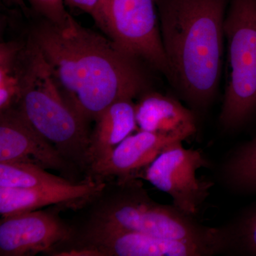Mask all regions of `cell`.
<instances>
[{
  "instance_id": "9c48e42d",
  "label": "cell",
  "mask_w": 256,
  "mask_h": 256,
  "mask_svg": "<svg viewBox=\"0 0 256 256\" xmlns=\"http://www.w3.org/2000/svg\"><path fill=\"white\" fill-rule=\"evenodd\" d=\"M62 212V207L52 206L2 217L0 256L53 255L73 235L72 224L60 217Z\"/></svg>"
},
{
  "instance_id": "7c38bea8",
  "label": "cell",
  "mask_w": 256,
  "mask_h": 256,
  "mask_svg": "<svg viewBox=\"0 0 256 256\" xmlns=\"http://www.w3.org/2000/svg\"><path fill=\"white\" fill-rule=\"evenodd\" d=\"M176 140L184 141L169 134L139 130L126 138L106 160L92 166L89 178L118 182L141 180L156 156Z\"/></svg>"
},
{
  "instance_id": "2e32d148",
  "label": "cell",
  "mask_w": 256,
  "mask_h": 256,
  "mask_svg": "<svg viewBox=\"0 0 256 256\" xmlns=\"http://www.w3.org/2000/svg\"><path fill=\"white\" fill-rule=\"evenodd\" d=\"M218 178L234 193L256 194V137L229 152L218 168Z\"/></svg>"
},
{
  "instance_id": "8fae6325",
  "label": "cell",
  "mask_w": 256,
  "mask_h": 256,
  "mask_svg": "<svg viewBox=\"0 0 256 256\" xmlns=\"http://www.w3.org/2000/svg\"><path fill=\"white\" fill-rule=\"evenodd\" d=\"M106 185L105 181L86 178L66 186H0V214L10 216L52 206L77 212L97 196Z\"/></svg>"
},
{
  "instance_id": "d6986e66",
  "label": "cell",
  "mask_w": 256,
  "mask_h": 256,
  "mask_svg": "<svg viewBox=\"0 0 256 256\" xmlns=\"http://www.w3.org/2000/svg\"><path fill=\"white\" fill-rule=\"evenodd\" d=\"M31 11V16L44 18L57 26L68 22L70 14L66 9L64 0H24ZM30 16V18H31Z\"/></svg>"
},
{
  "instance_id": "3957f363",
  "label": "cell",
  "mask_w": 256,
  "mask_h": 256,
  "mask_svg": "<svg viewBox=\"0 0 256 256\" xmlns=\"http://www.w3.org/2000/svg\"><path fill=\"white\" fill-rule=\"evenodd\" d=\"M21 69L18 110L88 178L90 169V122L69 100L41 50L28 35L21 50Z\"/></svg>"
},
{
  "instance_id": "5b68a950",
  "label": "cell",
  "mask_w": 256,
  "mask_h": 256,
  "mask_svg": "<svg viewBox=\"0 0 256 256\" xmlns=\"http://www.w3.org/2000/svg\"><path fill=\"white\" fill-rule=\"evenodd\" d=\"M224 32L228 76L218 121L232 132L256 116V0H230Z\"/></svg>"
},
{
  "instance_id": "6da1fadb",
  "label": "cell",
  "mask_w": 256,
  "mask_h": 256,
  "mask_svg": "<svg viewBox=\"0 0 256 256\" xmlns=\"http://www.w3.org/2000/svg\"><path fill=\"white\" fill-rule=\"evenodd\" d=\"M28 20L26 34L89 122L112 102L134 100L152 89L148 65L106 35L82 26L72 14L62 26L37 16Z\"/></svg>"
},
{
  "instance_id": "9a60e30c",
  "label": "cell",
  "mask_w": 256,
  "mask_h": 256,
  "mask_svg": "<svg viewBox=\"0 0 256 256\" xmlns=\"http://www.w3.org/2000/svg\"><path fill=\"white\" fill-rule=\"evenodd\" d=\"M215 255L256 256V201L220 226L212 227Z\"/></svg>"
},
{
  "instance_id": "e0dca14e",
  "label": "cell",
  "mask_w": 256,
  "mask_h": 256,
  "mask_svg": "<svg viewBox=\"0 0 256 256\" xmlns=\"http://www.w3.org/2000/svg\"><path fill=\"white\" fill-rule=\"evenodd\" d=\"M24 36L0 44V112L16 107L21 95V50Z\"/></svg>"
},
{
  "instance_id": "44dd1931",
  "label": "cell",
  "mask_w": 256,
  "mask_h": 256,
  "mask_svg": "<svg viewBox=\"0 0 256 256\" xmlns=\"http://www.w3.org/2000/svg\"><path fill=\"white\" fill-rule=\"evenodd\" d=\"M3 6L6 8H18L23 12L28 11V6L24 0H2Z\"/></svg>"
},
{
  "instance_id": "30bf717a",
  "label": "cell",
  "mask_w": 256,
  "mask_h": 256,
  "mask_svg": "<svg viewBox=\"0 0 256 256\" xmlns=\"http://www.w3.org/2000/svg\"><path fill=\"white\" fill-rule=\"evenodd\" d=\"M0 163L36 165L72 181H82V173L37 132L16 107L0 112Z\"/></svg>"
},
{
  "instance_id": "ac0fdd59",
  "label": "cell",
  "mask_w": 256,
  "mask_h": 256,
  "mask_svg": "<svg viewBox=\"0 0 256 256\" xmlns=\"http://www.w3.org/2000/svg\"><path fill=\"white\" fill-rule=\"evenodd\" d=\"M79 182V181H78ZM76 182L48 172L47 170L25 163H0V186L33 188L44 186H66Z\"/></svg>"
},
{
  "instance_id": "7a4b0ae2",
  "label": "cell",
  "mask_w": 256,
  "mask_h": 256,
  "mask_svg": "<svg viewBox=\"0 0 256 256\" xmlns=\"http://www.w3.org/2000/svg\"><path fill=\"white\" fill-rule=\"evenodd\" d=\"M229 1L156 0L169 82L195 114L218 92Z\"/></svg>"
},
{
  "instance_id": "5bb4252c",
  "label": "cell",
  "mask_w": 256,
  "mask_h": 256,
  "mask_svg": "<svg viewBox=\"0 0 256 256\" xmlns=\"http://www.w3.org/2000/svg\"><path fill=\"white\" fill-rule=\"evenodd\" d=\"M95 122L89 146L90 172L92 166L106 160L120 143L138 128L136 102L132 99L116 101L106 108Z\"/></svg>"
},
{
  "instance_id": "ffe728a7",
  "label": "cell",
  "mask_w": 256,
  "mask_h": 256,
  "mask_svg": "<svg viewBox=\"0 0 256 256\" xmlns=\"http://www.w3.org/2000/svg\"><path fill=\"white\" fill-rule=\"evenodd\" d=\"M104 0H64L66 6L90 15L96 25L100 21Z\"/></svg>"
},
{
  "instance_id": "52a82bcc",
  "label": "cell",
  "mask_w": 256,
  "mask_h": 256,
  "mask_svg": "<svg viewBox=\"0 0 256 256\" xmlns=\"http://www.w3.org/2000/svg\"><path fill=\"white\" fill-rule=\"evenodd\" d=\"M73 228L68 242L54 256H210L208 244L160 238L119 229Z\"/></svg>"
},
{
  "instance_id": "4fadbf2b",
  "label": "cell",
  "mask_w": 256,
  "mask_h": 256,
  "mask_svg": "<svg viewBox=\"0 0 256 256\" xmlns=\"http://www.w3.org/2000/svg\"><path fill=\"white\" fill-rule=\"evenodd\" d=\"M140 130L188 139L196 132V114L174 97L152 89L139 96L136 102Z\"/></svg>"
},
{
  "instance_id": "8992f818",
  "label": "cell",
  "mask_w": 256,
  "mask_h": 256,
  "mask_svg": "<svg viewBox=\"0 0 256 256\" xmlns=\"http://www.w3.org/2000/svg\"><path fill=\"white\" fill-rule=\"evenodd\" d=\"M96 26L121 48L170 80L156 0H104Z\"/></svg>"
},
{
  "instance_id": "ba28073f",
  "label": "cell",
  "mask_w": 256,
  "mask_h": 256,
  "mask_svg": "<svg viewBox=\"0 0 256 256\" xmlns=\"http://www.w3.org/2000/svg\"><path fill=\"white\" fill-rule=\"evenodd\" d=\"M183 142L168 144L148 166L141 180L170 195L178 210L196 217L214 184L197 176L198 170L210 165L203 152L185 148Z\"/></svg>"
},
{
  "instance_id": "277c9868",
  "label": "cell",
  "mask_w": 256,
  "mask_h": 256,
  "mask_svg": "<svg viewBox=\"0 0 256 256\" xmlns=\"http://www.w3.org/2000/svg\"><path fill=\"white\" fill-rule=\"evenodd\" d=\"M102 192L82 210L70 224L78 228L119 229L160 238L212 246V227L178 210L153 200L142 180L106 181ZM214 250V248H213ZM215 255V254H214Z\"/></svg>"
}]
</instances>
